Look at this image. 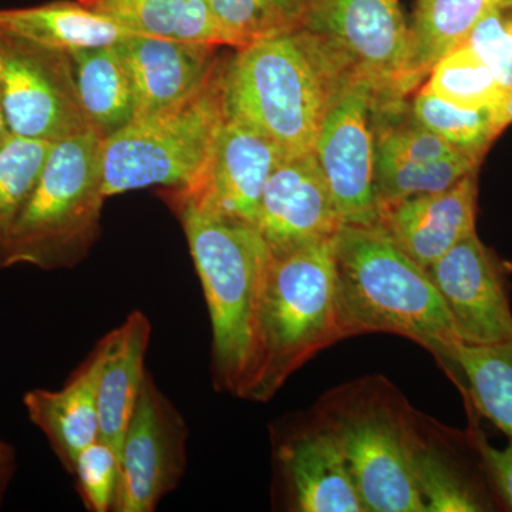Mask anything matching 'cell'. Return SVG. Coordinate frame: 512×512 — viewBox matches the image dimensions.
I'll list each match as a JSON object with an SVG mask.
<instances>
[{"label":"cell","mask_w":512,"mask_h":512,"mask_svg":"<svg viewBox=\"0 0 512 512\" xmlns=\"http://www.w3.org/2000/svg\"><path fill=\"white\" fill-rule=\"evenodd\" d=\"M229 46L244 47L301 28L311 0H207Z\"/></svg>","instance_id":"d4e9b609"},{"label":"cell","mask_w":512,"mask_h":512,"mask_svg":"<svg viewBox=\"0 0 512 512\" xmlns=\"http://www.w3.org/2000/svg\"><path fill=\"white\" fill-rule=\"evenodd\" d=\"M90 128L106 138L136 116L133 86L116 45L64 53Z\"/></svg>","instance_id":"44dd1931"},{"label":"cell","mask_w":512,"mask_h":512,"mask_svg":"<svg viewBox=\"0 0 512 512\" xmlns=\"http://www.w3.org/2000/svg\"><path fill=\"white\" fill-rule=\"evenodd\" d=\"M426 271L446 303L460 342L487 346L512 340V312L503 275L477 232Z\"/></svg>","instance_id":"7c38bea8"},{"label":"cell","mask_w":512,"mask_h":512,"mask_svg":"<svg viewBox=\"0 0 512 512\" xmlns=\"http://www.w3.org/2000/svg\"><path fill=\"white\" fill-rule=\"evenodd\" d=\"M0 464H5V466L10 467L15 466V453H13V448L2 440H0Z\"/></svg>","instance_id":"e575fe53"},{"label":"cell","mask_w":512,"mask_h":512,"mask_svg":"<svg viewBox=\"0 0 512 512\" xmlns=\"http://www.w3.org/2000/svg\"><path fill=\"white\" fill-rule=\"evenodd\" d=\"M414 474L426 512H477L483 504L443 458L414 450Z\"/></svg>","instance_id":"f546056e"},{"label":"cell","mask_w":512,"mask_h":512,"mask_svg":"<svg viewBox=\"0 0 512 512\" xmlns=\"http://www.w3.org/2000/svg\"><path fill=\"white\" fill-rule=\"evenodd\" d=\"M137 35L229 46L207 0H79Z\"/></svg>","instance_id":"603a6c76"},{"label":"cell","mask_w":512,"mask_h":512,"mask_svg":"<svg viewBox=\"0 0 512 512\" xmlns=\"http://www.w3.org/2000/svg\"><path fill=\"white\" fill-rule=\"evenodd\" d=\"M377 92L365 79L343 84L330 100L313 146L343 225L380 222L373 130Z\"/></svg>","instance_id":"ba28073f"},{"label":"cell","mask_w":512,"mask_h":512,"mask_svg":"<svg viewBox=\"0 0 512 512\" xmlns=\"http://www.w3.org/2000/svg\"><path fill=\"white\" fill-rule=\"evenodd\" d=\"M424 87L466 109H494L505 94L493 69L466 45L444 56L431 70Z\"/></svg>","instance_id":"83f0119b"},{"label":"cell","mask_w":512,"mask_h":512,"mask_svg":"<svg viewBox=\"0 0 512 512\" xmlns=\"http://www.w3.org/2000/svg\"><path fill=\"white\" fill-rule=\"evenodd\" d=\"M340 447L367 511L426 512L414 474V450L382 416L349 421Z\"/></svg>","instance_id":"5bb4252c"},{"label":"cell","mask_w":512,"mask_h":512,"mask_svg":"<svg viewBox=\"0 0 512 512\" xmlns=\"http://www.w3.org/2000/svg\"><path fill=\"white\" fill-rule=\"evenodd\" d=\"M183 225L210 311L215 382L241 396L271 249L255 225L171 204Z\"/></svg>","instance_id":"277c9868"},{"label":"cell","mask_w":512,"mask_h":512,"mask_svg":"<svg viewBox=\"0 0 512 512\" xmlns=\"http://www.w3.org/2000/svg\"><path fill=\"white\" fill-rule=\"evenodd\" d=\"M481 157L460 153L424 163L375 164V190L379 211L414 195L447 190L478 170Z\"/></svg>","instance_id":"f1b7e54d"},{"label":"cell","mask_w":512,"mask_h":512,"mask_svg":"<svg viewBox=\"0 0 512 512\" xmlns=\"http://www.w3.org/2000/svg\"><path fill=\"white\" fill-rule=\"evenodd\" d=\"M12 473L13 467L5 466V464H0V497H2L6 485L9 484L10 476H12Z\"/></svg>","instance_id":"8d00e7d4"},{"label":"cell","mask_w":512,"mask_h":512,"mask_svg":"<svg viewBox=\"0 0 512 512\" xmlns=\"http://www.w3.org/2000/svg\"><path fill=\"white\" fill-rule=\"evenodd\" d=\"M285 157L264 134L227 117L200 171L184 187L174 188L170 204L256 227L266 183Z\"/></svg>","instance_id":"30bf717a"},{"label":"cell","mask_w":512,"mask_h":512,"mask_svg":"<svg viewBox=\"0 0 512 512\" xmlns=\"http://www.w3.org/2000/svg\"><path fill=\"white\" fill-rule=\"evenodd\" d=\"M497 0H419L410 26L402 93L410 94L448 53L464 45Z\"/></svg>","instance_id":"7402d4cb"},{"label":"cell","mask_w":512,"mask_h":512,"mask_svg":"<svg viewBox=\"0 0 512 512\" xmlns=\"http://www.w3.org/2000/svg\"><path fill=\"white\" fill-rule=\"evenodd\" d=\"M0 33L60 53L119 45L137 35L79 0L0 9Z\"/></svg>","instance_id":"ffe728a7"},{"label":"cell","mask_w":512,"mask_h":512,"mask_svg":"<svg viewBox=\"0 0 512 512\" xmlns=\"http://www.w3.org/2000/svg\"><path fill=\"white\" fill-rule=\"evenodd\" d=\"M298 510L367 511L336 433L309 434L282 448Z\"/></svg>","instance_id":"d6986e66"},{"label":"cell","mask_w":512,"mask_h":512,"mask_svg":"<svg viewBox=\"0 0 512 512\" xmlns=\"http://www.w3.org/2000/svg\"><path fill=\"white\" fill-rule=\"evenodd\" d=\"M99 375L100 353L94 348L62 389L32 390L23 397L30 421L70 474L84 448L100 439Z\"/></svg>","instance_id":"ac0fdd59"},{"label":"cell","mask_w":512,"mask_h":512,"mask_svg":"<svg viewBox=\"0 0 512 512\" xmlns=\"http://www.w3.org/2000/svg\"><path fill=\"white\" fill-rule=\"evenodd\" d=\"M221 62L197 92L167 109L136 117L103 140L106 198L164 185L181 188L200 171L227 119Z\"/></svg>","instance_id":"8992f818"},{"label":"cell","mask_w":512,"mask_h":512,"mask_svg":"<svg viewBox=\"0 0 512 512\" xmlns=\"http://www.w3.org/2000/svg\"><path fill=\"white\" fill-rule=\"evenodd\" d=\"M414 120L461 153L483 158L497 138L493 109H466L421 87L412 103Z\"/></svg>","instance_id":"4316f807"},{"label":"cell","mask_w":512,"mask_h":512,"mask_svg":"<svg viewBox=\"0 0 512 512\" xmlns=\"http://www.w3.org/2000/svg\"><path fill=\"white\" fill-rule=\"evenodd\" d=\"M130 77L136 117L187 99L220 66L217 47L150 36H131L116 45Z\"/></svg>","instance_id":"2e32d148"},{"label":"cell","mask_w":512,"mask_h":512,"mask_svg":"<svg viewBox=\"0 0 512 512\" xmlns=\"http://www.w3.org/2000/svg\"><path fill=\"white\" fill-rule=\"evenodd\" d=\"M480 451L491 480L512 510V439L504 448H495L487 441H480Z\"/></svg>","instance_id":"d6a6232c"},{"label":"cell","mask_w":512,"mask_h":512,"mask_svg":"<svg viewBox=\"0 0 512 512\" xmlns=\"http://www.w3.org/2000/svg\"><path fill=\"white\" fill-rule=\"evenodd\" d=\"M342 225L313 151L285 157L266 183L256 224L271 254L333 238Z\"/></svg>","instance_id":"4fadbf2b"},{"label":"cell","mask_w":512,"mask_h":512,"mask_svg":"<svg viewBox=\"0 0 512 512\" xmlns=\"http://www.w3.org/2000/svg\"><path fill=\"white\" fill-rule=\"evenodd\" d=\"M335 237L271 254L241 397L268 400L303 363L343 338Z\"/></svg>","instance_id":"3957f363"},{"label":"cell","mask_w":512,"mask_h":512,"mask_svg":"<svg viewBox=\"0 0 512 512\" xmlns=\"http://www.w3.org/2000/svg\"><path fill=\"white\" fill-rule=\"evenodd\" d=\"M494 131L497 136L512 124V87L493 109Z\"/></svg>","instance_id":"836d02e7"},{"label":"cell","mask_w":512,"mask_h":512,"mask_svg":"<svg viewBox=\"0 0 512 512\" xmlns=\"http://www.w3.org/2000/svg\"><path fill=\"white\" fill-rule=\"evenodd\" d=\"M464 45L493 69L507 93L512 87V0H497Z\"/></svg>","instance_id":"1f68e13d"},{"label":"cell","mask_w":512,"mask_h":512,"mask_svg":"<svg viewBox=\"0 0 512 512\" xmlns=\"http://www.w3.org/2000/svg\"><path fill=\"white\" fill-rule=\"evenodd\" d=\"M184 419L147 373L120 450L116 512H151L180 484L187 463Z\"/></svg>","instance_id":"8fae6325"},{"label":"cell","mask_w":512,"mask_h":512,"mask_svg":"<svg viewBox=\"0 0 512 512\" xmlns=\"http://www.w3.org/2000/svg\"><path fill=\"white\" fill-rule=\"evenodd\" d=\"M446 360L466 376L477 409L512 439V340L487 346L458 342Z\"/></svg>","instance_id":"cb8c5ba5"},{"label":"cell","mask_w":512,"mask_h":512,"mask_svg":"<svg viewBox=\"0 0 512 512\" xmlns=\"http://www.w3.org/2000/svg\"><path fill=\"white\" fill-rule=\"evenodd\" d=\"M350 80L305 30L239 47L222 74L225 114L278 144L313 151L330 100Z\"/></svg>","instance_id":"6da1fadb"},{"label":"cell","mask_w":512,"mask_h":512,"mask_svg":"<svg viewBox=\"0 0 512 512\" xmlns=\"http://www.w3.org/2000/svg\"><path fill=\"white\" fill-rule=\"evenodd\" d=\"M477 171L447 190L414 195L380 210V224L410 258L427 269L476 232Z\"/></svg>","instance_id":"9a60e30c"},{"label":"cell","mask_w":512,"mask_h":512,"mask_svg":"<svg viewBox=\"0 0 512 512\" xmlns=\"http://www.w3.org/2000/svg\"><path fill=\"white\" fill-rule=\"evenodd\" d=\"M72 474L77 478L79 493L87 510H114L119 491L120 458L113 447L100 439L94 441L79 454Z\"/></svg>","instance_id":"4dcf8cb0"},{"label":"cell","mask_w":512,"mask_h":512,"mask_svg":"<svg viewBox=\"0 0 512 512\" xmlns=\"http://www.w3.org/2000/svg\"><path fill=\"white\" fill-rule=\"evenodd\" d=\"M342 336L390 332L446 359L458 339L453 319L426 269L383 225H342L335 237Z\"/></svg>","instance_id":"7a4b0ae2"},{"label":"cell","mask_w":512,"mask_h":512,"mask_svg":"<svg viewBox=\"0 0 512 512\" xmlns=\"http://www.w3.org/2000/svg\"><path fill=\"white\" fill-rule=\"evenodd\" d=\"M10 137H12V134H10L8 124H6L5 113H3L2 106V90H0V148L5 146L6 141H8Z\"/></svg>","instance_id":"d590c367"},{"label":"cell","mask_w":512,"mask_h":512,"mask_svg":"<svg viewBox=\"0 0 512 512\" xmlns=\"http://www.w3.org/2000/svg\"><path fill=\"white\" fill-rule=\"evenodd\" d=\"M151 323L143 312L134 311L96 346L100 353V440L119 454L138 397L146 380V356Z\"/></svg>","instance_id":"e0dca14e"},{"label":"cell","mask_w":512,"mask_h":512,"mask_svg":"<svg viewBox=\"0 0 512 512\" xmlns=\"http://www.w3.org/2000/svg\"><path fill=\"white\" fill-rule=\"evenodd\" d=\"M103 191V138L93 128L57 141L10 232L6 268H73L99 231Z\"/></svg>","instance_id":"5b68a950"},{"label":"cell","mask_w":512,"mask_h":512,"mask_svg":"<svg viewBox=\"0 0 512 512\" xmlns=\"http://www.w3.org/2000/svg\"><path fill=\"white\" fill-rule=\"evenodd\" d=\"M53 143L12 136L0 148V269L6 268L10 232L28 202Z\"/></svg>","instance_id":"484cf974"},{"label":"cell","mask_w":512,"mask_h":512,"mask_svg":"<svg viewBox=\"0 0 512 512\" xmlns=\"http://www.w3.org/2000/svg\"><path fill=\"white\" fill-rule=\"evenodd\" d=\"M299 29L350 79H365L386 96L407 97L402 79L410 28L400 0H311Z\"/></svg>","instance_id":"52a82bcc"},{"label":"cell","mask_w":512,"mask_h":512,"mask_svg":"<svg viewBox=\"0 0 512 512\" xmlns=\"http://www.w3.org/2000/svg\"><path fill=\"white\" fill-rule=\"evenodd\" d=\"M0 90L12 136L55 144L90 128L64 53L0 33Z\"/></svg>","instance_id":"9c48e42d"}]
</instances>
